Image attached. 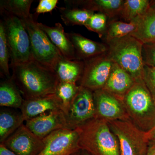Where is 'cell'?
<instances>
[{
    "mask_svg": "<svg viewBox=\"0 0 155 155\" xmlns=\"http://www.w3.org/2000/svg\"><path fill=\"white\" fill-rule=\"evenodd\" d=\"M11 78L24 99L45 96L55 93L59 83L55 72L32 60L10 66Z\"/></svg>",
    "mask_w": 155,
    "mask_h": 155,
    "instance_id": "1",
    "label": "cell"
},
{
    "mask_svg": "<svg viewBox=\"0 0 155 155\" xmlns=\"http://www.w3.org/2000/svg\"><path fill=\"white\" fill-rule=\"evenodd\" d=\"M122 100L137 127L146 133L155 127V102L143 79L135 81Z\"/></svg>",
    "mask_w": 155,
    "mask_h": 155,
    "instance_id": "2",
    "label": "cell"
},
{
    "mask_svg": "<svg viewBox=\"0 0 155 155\" xmlns=\"http://www.w3.org/2000/svg\"><path fill=\"white\" fill-rule=\"evenodd\" d=\"M77 129L81 150L91 155H121L118 139L105 120L96 118Z\"/></svg>",
    "mask_w": 155,
    "mask_h": 155,
    "instance_id": "3",
    "label": "cell"
},
{
    "mask_svg": "<svg viewBox=\"0 0 155 155\" xmlns=\"http://www.w3.org/2000/svg\"><path fill=\"white\" fill-rule=\"evenodd\" d=\"M107 43V55L111 61L128 72L135 81L143 79V43L130 35Z\"/></svg>",
    "mask_w": 155,
    "mask_h": 155,
    "instance_id": "4",
    "label": "cell"
},
{
    "mask_svg": "<svg viewBox=\"0 0 155 155\" xmlns=\"http://www.w3.org/2000/svg\"><path fill=\"white\" fill-rule=\"evenodd\" d=\"M1 14L10 51V66L33 60L30 37L22 20L2 11Z\"/></svg>",
    "mask_w": 155,
    "mask_h": 155,
    "instance_id": "5",
    "label": "cell"
},
{
    "mask_svg": "<svg viewBox=\"0 0 155 155\" xmlns=\"http://www.w3.org/2000/svg\"><path fill=\"white\" fill-rule=\"evenodd\" d=\"M22 20L30 37L33 60L54 71L58 61L63 56L39 26L33 15Z\"/></svg>",
    "mask_w": 155,
    "mask_h": 155,
    "instance_id": "6",
    "label": "cell"
},
{
    "mask_svg": "<svg viewBox=\"0 0 155 155\" xmlns=\"http://www.w3.org/2000/svg\"><path fill=\"white\" fill-rule=\"evenodd\" d=\"M108 122L118 139L121 155H147L149 139L146 132L130 119Z\"/></svg>",
    "mask_w": 155,
    "mask_h": 155,
    "instance_id": "7",
    "label": "cell"
},
{
    "mask_svg": "<svg viewBox=\"0 0 155 155\" xmlns=\"http://www.w3.org/2000/svg\"><path fill=\"white\" fill-rule=\"evenodd\" d=\"M67 128L77 129L97 118L93 91L80 86L78 91L64 112Z\"/></svg>",
    "mask_w": 155,
    "mask_h": 155,
    "instance_id": "8",
    "label": "cell"
},
{
    "mask_svg": "<svg viewBox=\"0 0 155 155\" xmlns=\"http://www.w3.org/2000/svg\"><path fill=\"white\" fill-rule=\"evenodd\" d=\"M84 64L79 86L92 91L104 88L114 62L105 54L84 60Z\"/></svg>",
    "mask_w": 155,
    "mask_h": 155,
    "instance_id": "9",
    "label": "cell"
},
{
    "mask_svg": "<svg viewBox=\"0 0 155 155\" xmlns=\"http://www.w3.org/2000/svg\"><path fill=\"white\" fill-rule=\"evenodd\" d=\"M77 129H58L43 139L45 147L39 155H72L80 151Z\"/></svg>",
    "mask_w": 155,
    "mask_h": 155,
    "instance_id": "10",
    "label": "cell"
},
{
    "mask_svg": "<svg viewBox=\"0 0 155 155\" xmlns=\"http://www.w3.org/2000/svg\"><path fill=\"white\" fill-rule=\"evenodd\" d=\"M93 95L97 118L107 122L130 119L121 99L103 89L93 91Z\"/></svg>",
    "mask_w": 155,
    "mask_h": 155,
    "instance_id": "11",
    "label": "cell"
},
{
    "mask_svg": "<svg viewBox=\"0 0 155 155\" xmlns=\"http://www.w3.org/2000/svg\"><path fill=\"white\" fill-rule=\"evenodd\" d=\"M1 143L17 155H39L45 147L43 139L38 137L24 124Z\"/></svg>",
    "mask_w": 155,
    "mask_h": 155,
    "instance_id": "12",
    "label": "cell"
},
{
    "mask_svg": "<svg viewBox=\"0 0 155 155\" xmlns=\"http://www.w3.org/2000/svg\"><path fill=\"white\" fill-rule=\"evenodd\" d=\"M25 122L27 128L41 139L56 130L67 128L65 115L61 110L47 112Z\"/></svg>",
    "mask_w": 155,
    "mask_h": 155,
    "instance_id": "13",
    "label": "cell"
},
{
    "mask_svg": "<svg viewBox=\"0 0 155 155\" xmlns=\"http://www.w3.org/2000/svg\"><path fill=\"white\" fill-rule=\"evenodd\" d=\"M20 110L25 122L49 111L62 110V104L54 94L35 98L24 99Z\"/></svg>",
    "mask_w": 155,
    "mask_h": 155,
    "instance_id": "14",
    "label": "cell"
},
{
    "mask_svg": "<svg viewBox=\"0 0 155 155\" xmlns=\"http://www.w3.org/2000/svg\"><path fill=\"white\" fill-rule=\"evenodd\" d=\"M38 25L64 58L69 60H78L74 46L61 23L49 26L38 22Z\"/></svg>",
    "mask_w": 155,
    "mask_h": 155,
    "instance_id": "15",
    "label": "cell"
},
{
    "mask_svg": "<svg viewBox=\"0 0 155 155\" xmlns=\"http://www.w3.org/2000/svg\"><path fill=\"white\" fill-rule=\"evenodd\" d=\"M135 80L128 72L114 63L107 81L103 89L122 99Z\"/></svg>",
    "mask_w": 155,
    "mask_h": 155,
    "instance_id": "16",
    "label": "cell"
},
{
    "mask_svg": "<svg viewBox=\"0 0 155 155\" xmlns=\"http://www.w3.org/2000/svg\"><path fill=\"white\" fill-rule=\"evenodd\" d=\"M75 48L78 60H87L105 54L107 46L92 41L79 34L67 33Z\"/></svg>",
    "mask_w": 155,
    "mask_h": 155,
    "instance_id": "17",
    "label": "cell"
},
{
    "mask_svg": "<svg viewBox=\"0 0 155 155\" xmlns=\"http://www.w3.org/2000/svg\"><path fill=\"white\" fill-rule=\"evenodd\" d=\"M134 19L137 27L130 35L143 44L155 41V1H150L147 11Z\"/></svg>",
    "mask_w": 155,
    "mask_h": 155,
    "instance_id": "18",
    "label": "cell"
},
{
    "mask_svg": "<svg viewBox=\"0 0 155 155\" xmlns=\"http://www.w3.org/2000/svg\"><path fill=\"white\" fill-rule=\"evenodd\" d=\"M81 60H69L63 57L54 69L59 81L76 83L80 80L84 69V62Z\"/></svg>",
    "mask_w": 155,
    "mask_h": 155,
    "instance_id": "19",
    "label": "cell"
},
{
    "mask_svg": "<svg viewBox=\"0 0 155 155\" xmlns=\"http://www.w3.org/2000/svg\"><path fill=\"white\" fill-rule=\"evenodd\" d=\"M23 99L12 78H6L0 83V106L2 107L20 109Z\"/></svg>",
    "mask_w": 155,
    "mask_h": 155,
    "instance_id": "20",
    "label": "cell"
},
{
    "mask_svg": "<svg viewBox=\"0 0 155 155\" xmlns=\"http://www.w3.org/2000/svg\"><path fill=\"white\" fill-rule=\"evenodd\" d=\"M5 107L0 111V142L2 143L25 122L21 112Z\"/></svg>",
    "mask_w": 155,
    "mask_h": 155,
    "instance_id": "21",
    "label": "cell"
},
{
    "mask_svg": "<svg viewBox=\"0 0 155 155\" xmlns=\"http://www.w3.org/2000/svg\"><path fill=\"white\" fill-rule=\"evenodd\" d=\"M60 17L67 25H84L94 11L82 8H59Z\"/></svg>",
    "mask_w": 155,
    "mask_h": 155,
    "instance_id": "22",
    "label": "cell"
},
{
    "mask_svg": "<svg viewBox=\"0 0 155 155\" xmlns=\"http://www.w3.org/2000/svg\"><path fill=\"white\" fill-rule=\"evenodd\" d=\"M32 0H1L0 11L22 20L30 17Z\"/></svg>",
    "mask_w": 155,
    "mask_h": 155,
    "instance_id": "23",
    "label": "cell"
},
{
    "mask_svg": "<svg viewBox=\"0 0 155 155\" xmlns=\"http://www.w3.org/2000/svg\"><path fill=\"white\" fill-rule=\"evenodd\" d=\"M137 25L135 19L130 22L120 21L111 22L106 30V41H110L115 39L121 38L130 35L136 29Z\"/></svg>",
    "mask_w": 155,
    "mask_h": 155,
    "instance_id": "24",
    "label": "cell"
},
{
    "mask_svg": "<svg viewBox=\"0 0 155 155\" xmlns=\"http://www.w3.org/2000/svg\"><path fill=\"white\" fill-rule=\"evenodd\" d=\"M150 1L148 0H126L120 14L125 21L130 22L141 16L149 7Z\"/></svg>",
    "mask_w": 155,
    "mask_h": 155,
    "instance_id": "25",
    "label": "cell"
},
{
    "mask_svg": "<svg viewBox=\"0 0 155 155\" xmlns=\"http://www.w3.org/2000/svg\"><path fill=\"white\" fill-rule=\"evenodd\" d=\"M10 51L7 42L5 26L2 20L0 22V69L1 75L10 78L11 75L9 70Z\"/></svg>",
    "mask_w": 155,
    "mask_h": 155,
    "instance_id": "26",
    "label": "cell"
},
{
    "mask_svg": "<svg viewBox=\"0 0 155 155\" xmlns=\"http://www.w3.org/2000/svg\"><path fill=\"white\" fill-rule=\"evenodd\" d=\"M79 87L80 86L76 83L59 81L55 94L61 101L63 112L67 109L75 97Z\"/></svg>",
    "mask_w": 155,
    "mask_h": 155,
    "instance_id": "27",
    "label": "cell"
},
{
    "mask_svg": "<svg viewBox=\"0 0 155 155\" xmlns=\"http://www.w3.org/2000/svg\"><path fill=\"white\" fill-rule=\"evenodd\" d=\"M107 15L104 13H94L84 25L89 30L96 32L100 37L107 30Z\"/></svg>",
    "mask_w": 155,
    "mask_h": 155,
    "instance_id": "28",
    "label": "cell"
},
{
    "mask_svg": "<svg viewBox=\"0 0 155 155\" xmlns=\"http://www.w3.org/2000/svg\"><path fill=\"white\" fill-rule=\"evenodd\" d=\"M143 78L155 102V67L144 64Z\"/></svg>",
    "mask_w": 155,
    "mask_h": 155,
    "instance_id": "29",
    "label": "cell"
},
{
    "mask_svg": "<svg viewBox=\"0 0 155 155\" xmlns=\"http://www.w3.org/2000/svg\"><path fill=\"white\" fill-rule=\"evenodd\" d=\"M142 58L144 64L155 67V41L143 44Z\"/></svg>",
    "mask_w": 155,
    "mask_h": 155,
    "instance_id": "30",
    "label": "cell"
},
{
    "mask_svg": "<svg viewBox=\"0 0 155 155\" xmlns=\"http://www.w3.org/2000/svg\"><path fill=\"white\" fill-rule=\"evenodd\" d=\"M58 2V0H40L36 8L35 16L51 12L55 8Z\"/></svg>",
    "mask_w": 155,
    "mask_h": 155,
    "instance_id": "31",
    "label": "cell"
},
{
    "mask_svg": "<svg viewBox=\"0 0 155 155\" xmlns=\"http://www.w3.org/2000/svg\"><path fill=\"white\" fill-rule=\"evenodd\" d=\"M0 155H17L3 144H0Z\"/></svg>",
    "mask_w": 155,
    "mask_h": 155,
    "instance_id": "32",
    "label": "cell"
},
{
    "mask_svg": "<svg viewBox=\"0 0 155 155\" xmlns=\"http://www.w3.org/2000/svg\"><path fill=\"white\" fill-rule=\"evenodd\" d=\"M147 155H155V141L152 144L149 145Z\"/></svg>",
    "mask_w": 155,
    "mask_h": 155,
    "instance_id": "33",
    "label": "cell"
},
{
    "mask_svg": "<svg viewBox=\"0 0 155 155\" xmlns=\"http://www.w3.org/2000/svg\"><path fill=\"white\" fill-rule=\"evenodd\" d=\"M147 135L149 140L152 139L153 140H155V130L149 134H147Z\"/></svg>",
    "mask_w": 155,
    "mask_h": 155,
    "instance_id": "34",
    "label": "cell"
},
{
    "mask_svg": "<svg viewBox=\"0 0 155 155\" xmlns=\"http://www.w3.org/2000/svg\"><path fill=\"white\" fill-rule=\"evenodd\" d=\"M79 155H91L87 152L84 150H81L79 151Z\"/></svg>",
    "mask_w": 155,
    "mask_h": 155,
    "instance_id": "35",
    "label": "cell"
},
{
    "mask_svg": "<svg viewBox=\"0 0 155 155\" xmlns=\"http://www.w3.org/2000/svg\"><path fill=\"white\" fill-rule=\"evenodd\" d=\"M155 130V127H154L151 130H150V131H149L148 132H147V134H149L151 133V132H152L153 130Z\"/></svg>",
    "mask_w": 155,
    "mask_h": 155,
    "instance_id": "36",
    "label": "cell"
},
{
    "mask_svg": "<svg viewBox=\"0 0 155 155\" xmlns=\"http://www.w3.org/2000/svg\"><path fill=\"white\" fill-rule=\"evenodd\" d=\"M79 152H78L75 153L73 154L72 155H79Z\"/></svg>",
    "mask_w": 155,
    "mask_h": 155,
    "instance_id": "37",
    "label": "cell"
}]
</instances>
